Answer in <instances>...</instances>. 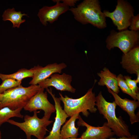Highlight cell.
Here are the masks:
<instances>
[{"mask_svg": "<svg viewBox=\"0 0 139 139\" xmlns=\"http://www.w3.org/2000/svg\"><path fill=\"white\" fill-rule=\"evenodd\" d=\"M75 19L82 24L90 23L100 29L107 26L106 17L97 0H85L69 10Z\"/></svg>", "mask_w": 139, "mask_h": 139, "instance_id": "1", "label": "cell"}, {"mask_svg": "<svg viewBox=\"0 0 139 139\" xmlns=\"http://www.w3.org/2000/svg\"><path fill=\"white\" fill-rule=\"evenodd\" d=\"M95 106L100 114L107 120L108 126L115 134L120 137L131 136L128 126L121 117L116 116L115 110L117 105L114 101L112 102L107 101L100 92L96 97Z\"/></svg>", "mask_w": 139, "mask_h": 139, "instance_id": "2", "label": "cell"}, {"mask_svg": "<svg viewBox=\"0 0 139 139\" xmlns=\"http://www.w3.org/2000/svg\"><path fill=\"white\" fill-rule=\"evenodd\" d=\"M41 88L39 85L24 87L20 84L5 91L2 93L0 109L5 107L12 110L23 108Z\"/></svg>", "mask_w": 139, "mask_h": 139, "instance_id": "3", "label": "cell"}, {"mask_svg": "<svg viewBox=\"0 0 139 139\" xmlns=\"http://www.w3.org/2000/svg\"><path fill=\"white\" fill-rule=\"evenodd\" d=\"M93 86L84 95L77 99H73L66 95L63 97L59 93V98L63 102L64 110L68 117L81 112L83 115L88 117L89 114L88 110L92 113L96 112L97 109L95 107L96 97L92 92Z\"/></svg>", "mask_w": 139, "mask_h": 139, "instance_id": "4", "label": "cell"}, {"mask_svg": "<svg viewBox=\"0 0 139 139\" xmlns=\"http://www.w3.org/2000/svg\"><path fill=\"white\" fill-rule=\"evenodd\" d=\"M31 116L25 115L24 117V121L20 123L12 119H8L7 122L19 127L25 133L27 139H31L32 135L38 139H44L47 131V127L53 122L49 118L44 116L41 118L37 115L40 111H35Z\"/></svg>", "mask_w": 139, "mask_h": 139, "instance_id": "5", "label": "cell"}, {"mask_svg": "<svg viewBox=\"0 0 139 139\" xmlns=\"http://www.w3.org/2000/svg\"><path fill=\"white\" fill-rule=\"evenodd\" d=\"M139 38L137 31L127 30L113 32L107 39L106 47L109 50L117 47L125 54L138 46Z\"/></svg>", "mask_w": 139, "mask_h": 139, "instance_id": "6", "label": "cell"}, {"mask_svg": "<svg viewBox=\"0 0 139 139\" xmlns=\"http://www.w3.org/2000/svg\"><path fill=\"white\" fill-rule=\"evenodd\" d=\"M134 10L129 3L125 1L118 0L116 8L113 12L104 10L105 17L110 18L117 29L121 31L130 26L134 15Z\"/></svg>", "mask_w": 139, "mask_h": 139, "instance_id": "7", "label": "cell"}, {"mask_svg": "<svg viewBox=\"0 0 139 139\" xmlns=\"http://www.w3.org/2000/svg\"><path fill=\"white\" fill-rule=\"evenodd\" d=\"M41 88L38 92L32 97L24 109L30 112L42 110L44 112V116L49 119L52 114L56 111L55 106L48 101L47 92Z\"/></svg>", "mask_w": 139, "mask_h": 139, "instance_id": "8", "label": "cell"}, {"mask_svg": "<svg viewBox=\"0 0 139 139\" xmlns=\"http://www.w3.org/2000/svg\"><path fill=\"white\" fill-rule=\"evenodd\" d=\"M50 78H47L39 82L38 84L41 88L47 89L49 87L53 86L56 90L62 91H67L74 93L76 89L71 85L72 77L65 73L60 75L57 73L52 74Z\"/></svg>", "mask_w": 139, "mask_h": 139, "instance_id": "9", "label": "cell"}, {"mask_svg": "<svg viewBox=\"0 0 139 139\" xmlns=\"http://www.w3.org/2000/svg\"><path fill=\"white\" fill-rule=\"evenodd\" d=\"M77 125L79 126H85L86 129L82 134L80 139H108L114 135L108 126L107 122L105 123L101 127H94L85 122L80 115Z\"/></svg>", "mask_w": 139, "mask_h": 139, "instance_id": "10", "label": "cell"}, {"mask_svg": "<svg viewBox=\"0 0 139 139\" xmlns=\"http://www.w3.org/2000/svg\"><path fill=\"white\" fill-rule=\"evenodd\" d=\"M56 3L52 6H45L40 9L38 16L40 21L44 25L46 26L47 22L50 23L57 20L59 16L69 10V6L66 4L60 3V0H53Z\"/></svg>", "mask_w": 139, "mask_h": 139, "instance_id": "11", "label": "cell"}, {"mask_svg": "<svg viewBox=\"0 0 139 139\" xmlns=\"http://www.w3.org/2000/svg\"><path fill=\"white\" fill-rule=\"evenodd\" d=\"M46 90L50 94L55 103L56 116L51 131L49 135L44 139H60V131L61 126L65 123L66 118L68 117L61 105L60 100L59 98L55 97L53 94L51 88H48Z\"/></svg>", "mask_w": 139, "mask_h": 139, "instance_id": "12", "label": "cell"}, {"mask_svg": "<svg viewBox=\"0 0 139 139\" xmlns=\"http://www.w3.org/2000/svg\"><path fill=\"white\" fill-rule=\"evenodd\" d=\"M67 66L64 63L59 64L54 63L48 64L44 67L40 66L34 74L29 84L31 85H37L53 74L60 73L62 70Z\"/></svg>", "mask_w": 139, "mask_h": 139, "instance_id": "13", "label": "cell"}, {"mask_svg": "<svg viewBox=\"0 0 139 139\" xmlns=\"http://www.w3.org/2000/svg\"><path fill=\"white\" fill-rule=\"evenodd\" d=\"M109 93L112 95L115 99V102L123 110L128 114L130 117L131 124L139 122L137 115L135 114V111L139 106V101L131 100L126 98H120L117 94L115 93L108 88H107Z\"/></svg>", "mask_w": 139, "mask_h": 139, "instance_id": "14", "label": "cell"}, {"mask_svg": "<svg viewBox=\"0 0 139 139\" xmlns=\"http://www.w3.org/2000/svg\"><path fill=\"white\" fill-rule=\"evenodd\" d=\"M122 67L130 74H136L139 70V47L137 46L125 54L120 62Z\"/></svg>", "mask_w": 139, "mask_h": 139, "instance_id": "15", "label": "cell"}, {"mask_svg": "<svg viewBox=\"0 0 139 139\" xmlns=\"http://www.w3.org/2000/svg\"><path fill=\"white\" fill-rule=\"evenodd\" d=\"M100 77L98 84L99 86L106 85L115 93L118 94L119 92L116 75L111 73L107 68L105 67L97 73Z\"/></svg>", "mask_w": 139, "mask_h": 139, "instance_id": "16", "label": "cell"}, {"mask_svg": "<svg viewBox=\"0 0 139 139\" xmlns=\"http://www.w3.org/2000/svg\"><path fill=\"white\" fill-rule=\"evenodd\" d=\"M79 114H76L71 117L65 122L60 131V139L77 138L79 135V128L75 126V122L79 118Z\"/></svg>", "mask_w": 139, "mask_h": 139, "instance_id": "17", "label": "cell"}, {"mask_svg": "<svg viewBox=\"0 0 139 139\" xmlns=\"http://www.w3.org/2000/svg\"><path fill=\"white\" fill-rule=\"evenodd\" d=\"M40 66L38 65L30 69L22 68L13 74H5L0 73V78L2 81L7 79H11L18 81H21L25 78L32 77L35 73Z\"/></svg>", "mask_w": 139, "mask_h": 139, "instance_id": "18", "label": "cell"}, {"mask_svg": "<svg viewBox=\"0 0 139 139\" xmlns=\"http://www.w3.org/2000/svg\"><path fill=\"white\" fill-rule=\"evenodd\" d=\"M25 13L22 14L21 11L16 12L14 8L8 9L5 10L2 15V20L4 21H10L13 24V27L19 28L21 24L25 21V19H22L23 16H28Z\"/></svg>", "mask_w": 139, "mask_h": 139, "instance_id": "19", "label": "cell"}, {"mask_svg": "<svg viewBox=\"0 0 139 139\" xmlns=\"http://www.w3.org/2000/svg\"><path fill=\"white\" fill-rule=\"evenodd\" d=\"M22 108L15 110H12L7 107L0 109V126L4 123L7 122L10 118L16 117L21 118H23V116L21 113Z\"/></svg>", "mask_w": 139, "mask_h": 139, "instance_id": "20", "label": "cell"}, {"mask_svg": "<svg viewBox=\"0 0 139 139\" xmlns=\"http://www.w3.org/2000/svg\"><path fill=\"white\" fill-rule=\"evenodd\" d=\"M118 84L122 91L128 94L134 100H137L139 101V98L133 94L126 84L124 77L121 74H119L117 76Z\"/></svg>", "mask_w": 139, "mask_h": 139, "instance_id": "21", "label": "cell"}, {"mask_svg": "<svg viewBox=\"0 0 139 139\" xmlns=\"http://www.w3.org/2000/svg\"><path fill=\"white\" fill-rule=\"evenodd\" d=\"M0 85V93H2L5 91L15 87L21 84V81H18L11 79H7L3 81Z\"/></svg>", "mask_w": 139, "mask_h": 139, "instance_id": "22", "label": "cell"}, {"mask_svg": "<svg viewBox=\"0 0 139 139\" xmlns=\"http://www.w3.org/2000/svg\"><path fill=\"white\" fill-rule=\"evenodd\" d=\"M125 81L129 89L135 95L139 98V88L137 86L136 80H132L128 76H124Z\"/></svg>", "mask_w": 139, "mask_h": 139, "instance_id": "23", "label": "cell"}, {"mask_svg": "<svg viewBox=\"0 0 139 139\" xmlns=\"http://www.w3.org/2000/svg\"><path fill=\"white\" fill-rule=\"evenodd\" d=\"M129 29L131 30L137 31L139 30V15L134 16L132 19Z\"/></svg>", "mask_w": 139, "mask_h": 139, "instance_id": "24", "label": "cell"}, {"mask_svg": "<svg viewBox=\"0 0 139 139\" xmlns=\"http://www.w3.org/2000/svg\"><path fill=\"white\" fill-rule=\"evenodd\" d=\"M61 1L66 4L69 6L71 7L74 6L75 4L78 1L77 0H63Z\"/></svg>", "mask_w": 139, "mask_h": 139, "instance_id": "25", "label": "cell"}, {"mask_svg": "<svg viewBox=\"0 0 139 139\" xmlns=\"http://www.w3.org/2000/svg\"><path fill=\"white\" fill-rule=\"evenodd\" d=\"M137 136H136L133 135L129 137H120L119 138H110L108 139H137Z\"/></svg>", "mask_w": 139, "mask_h": 139, "instance_id": "26", "label": "cell"}, {"mask_svg": "<svg viewBox=\"0 0 139 139\" xmlns=\"http://www.w3.org/2000/svg\"><path fill=\"white\" fill-rule=\"evenodd\" d=\"M136 74L137 76V78L136 81L137 83H139V70L138 71L136 72Z\"/></svg>", "mask_w": 139, "mask_h": 139, "instance_id": "27", "label": "cell"}, {"mask_svg": "<svg viewBox=\"0 0 139 139\" xmlns=\"http://www.w3.org/2000/svg\"><path fill=\"white\" fill-rule=\"evenodd\" d=\"M2 98V93L1 94L0 93V106H1V104Z\"/></svg>", "mask_w": 139, "mask_h": 139, "instance_id": "28", "label": "cell"}, {"mask_svg": "<svg viewBox=\"0 0 139 139\" xmlns=\"http://www.w3.org/2000/svg\"><path fill=\"white\" fill-rule=\"evenodd\" d=\"M1 132L0 131V139H2Z\"/></svg>", "mask_w": 139, "mask_h": 139, "instance_id": "29", "label": "cell"}, {"mask_svg": "<svg viewBox=\"0 0 139 139\" xmlns=\"http://www.w3.org/2000/svg\"><path fill=\"white\" fill-rule=\"evenodd\" d=\"M67 139H80V138H68Z\"/></svg>", "mask_w": 139, "mask_h": 139, "instance_id": "30", "label": "cell"}]
</instances>
